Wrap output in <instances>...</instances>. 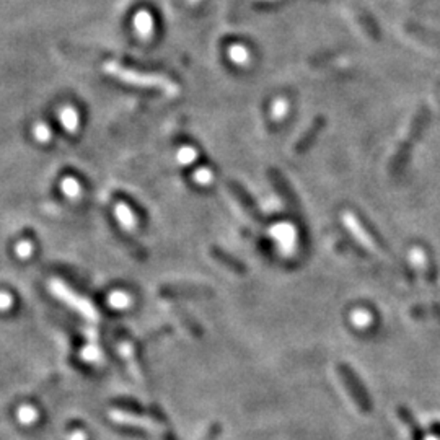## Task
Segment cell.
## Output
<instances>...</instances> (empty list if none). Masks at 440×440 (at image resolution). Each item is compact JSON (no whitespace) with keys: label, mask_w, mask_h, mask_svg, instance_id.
I'll return each mask as SVG.
<instances>
[{"label":"cell","mask_w":440,"mask_h":440,"mask_svg":"<svg viewBox=\"0 0 440 440\" xmlns=\"http://www.w3.org/2000/svg\"><path fill=\"white\" fill-rule=\"evenodd\" d=\"M105 68H106V72L111 73V75L121 78V80L131 83V85L160 88V90L168 93V95H176V93H178V87H176L173 82H170L168 78H165V77L145 75V73L132 72V71H129V68H124L122 66H119L117 62L106 64Z\"/></svg>","instance_id":"1"},{"label":"cell","mask_w":440,"mask_h":440,"mask_svg":"<svg viewBox=\"0 0 440 440\" xmlns=\"http://www.w3.org/2000/svg\"><path fill=\"white\" fill-rule=\"evenodd\" d=\"M337 375H339L342 385L346 386L347 393L351 395V398L355 403L357 408H359L362 413H370L374 406H372L370 395L367 393L365 386L359 379V375H357L347 364L337 365Z\"/></svg>","instance_id":"2"},{"label":"cell","mask_w":440,"mask_h":440,"mask_svg":"<svg viewBox=\"0 0 440 440\" xmlns=\"http://www.w3.org/2000/svg\"><path fill=\"white\" fill-rule=\"evenodd\" d=\"M52 292L56 293V295L61 298V300H64L67 303V305H71L75 308V310H78L82 313V315H85L87 318H91V320H95L96 318V313L95 310H93L91 303L83 300V298L73 295V293L68 291V288L66 286H62L61 282H52Z\"/></svg>","instance_id":"3"},{"label":"cell","mask_w":440,"mask_h":440,"mask_svg":"<svg viewBox=\"0 0 440 440\" xmlns=\"http://www.w3.org/2000/svg\"><path fill=\"white\" fill-rule=\"evenodd\" d=\"M342 222H344L347 230H349V232L352 233V237H354L357 242L362 244V247L370 249V251H375L376 244H374V240L369 237V233L365 232V228L362 227L360 222L357 220L354 214H351V212L342 214Z\"/></svg>","instance_id":"4"},{"label":"cell","mask_w":440,"mask_h":440,"mask_svg":"<svg viewBox=\"0 0 440 440\" xmlns=\"http://www.w3.org/2000/svg\"><path fill=\"white\" fill-rule=\"evenodd\" d=\"M271 235L277 240L279 244H281L286 251H291L293 248V243H295V228H293L292 225L279 223L271 230Z\"/></svg>","instance_id":"5"},{"label":"cell","mask_w":440,"mask_h":440,"mask_svg":"<svg viewBox=\"0 0 440 440\" xmlns=\"http://www.w3.org/2000/svg\"><path fill=\"white\" fill-rule=\"evenodd\" d=\"M424 119H425V112H424V111L419 112L418 117H416V122L413 124V129H411L408 137H406V139H404L406 142H404V144H401L399 150L396 152V159H395V161H393L395 168H398V166L404 161V156H406V154H408L411 142H413V137L418 135V132H419V129H420V126H423Z\"/></svg>","instance_id":"6"},{"label":"cell","mask_w":440,"mask_h":440,"mask_svg":"<svg viewBox=\"0 0 440 440\" xmlns=\"http://www.w3.org/2000/svg\"><path fill=\"white\" fill-rule=\"evenodd\" d=\"M398 418L403 420V424L408 427L413 440H425L423 429H420V425L418 424V420L414 419V416L411 414L409 409H406L401 406V408H398Z\"/></svg>","instance_id":"7"},{"label":"cell","mask_w":440,"mask_h":440,"mask_svg":"<svg viewBox=\"0 0 440 440\" xmlns=\"http://www.w3.org/2000/svg\"><path fill=\"white\" fill-rule=\"evenodd\" d=\"M134 27L140 36H144V38L149 36V34L152 33V28H154V20H152L150 13L145 12V10H142V12L137 13L134 17Z\"/></svg>","instance_id":"8"},{"label":"cell","mask_w":440,"mask_h":440,"mask_svg":"<svg viewBox=\"0 0 440 440\" xmlns=\"http://www.w3.org/2000/svg\"><path fill=\"white\" fill-rule=\"evenodd\" d=\"M116 215H117V219H119V222L124 225L126 228H132L135 225L134 215H132L129 209H127V205L124 204L116 205Z\"/></svg>","instance_id":"9"},{"label":"cell","mask_w":440,"mask_h":440,"mask_svg":"<svg viewBox=\"0 0 440 440\" xmlns=\"http://www.w3.org/2000/svg\"><path fill=\"white\" fill-rule=\"evenodd\" d=\"M61 121H62V124L67 127V131H71V132L77 131L78 116H77V112L72 110V108H66V110L61 112Z\"/></svg>","instance_id":"10"},{"label":"cell","mask_w":440,"mask_h":440,"mask_svg":"<svg viewBox=\"0 0 440 440\" xmlns=\"http://www.w3.org/2000/svg\"><path fill=\"white\" fill-rule=\"evenodd\" d=\"M372 320H374V316L365 310H357L352 313V323H354L357 328H365L372 325Z\"/></svg>","instance_id":"11"},{"label":"cell","mask_w":440,"mask_h":440,"mask_svg":"<svg viewBox=\"0 0 440 440\" xmlns=\"http://www.w3.org/2000/svg\"><path fill=\"white\" fill-rule=\"evenodd\" d=\"M228 54H230V57H232L237 64H248V61H249L248 51L244 47H242V46L230 47Z\"/></svg>","instance_id":"12"},{"label":"cell","mask_w":440,"mask_h":440,"mask_svg":"<svg viewBox=\"0 0 440 440\" xmlns=\"http://www.w3.org/2000/svg\"><path fill=\"white\" fill-rule=\"evenodd\" d=\"M411 315L416 318H423V316H430V315H440V307H416L411 311Z\"/></svg>","instance_id":"13"},{"label":"cell","mask_w":440,"mask_h":440,"mask_svg":"<svg viewBox=\"0 0 440 440\" xmlns=\"http://www.w3.org/2000/svg\"><path fill=\"white\" fill-rule=\"evenodd\" d=\"M287 101L286 100H277L276 103H274L272 106V119L276 121H281L286 117L287 115Z\"/></svg>","instance_id":"14"},{"label":"cell","mask_w":440,"mask_h":440,"mask_svg":"<svg viewBox=\"0 0 440 440\" xmlns=\"http://www.w3.org/2000/svg\"><path fill=\"white\" fill-rule=\"evenodd\" d=\"M62 189H64V193H66L67 196H71V198H75V196H78V193H80V186H78L77 181L72 178H67L62 181Z\"/></svg>","instance_id":"15"},{"label":"cell","mask_w":440,"mask_h":440,"mask_svg":"<svg viewBox=\"0 0 440 440\" xmlns=\"http://www.w3.org/2000/svg\"><path fill=\"white\" fill-rule=\"evenodd\" d=\"M178 159L181 163H191L196 159V150L191 149V147H184V149L179 150Z\"/></svg>","instance_id":"16"},{"label":"cell","mask_w":440,"mask_h":440,"mask_svg":"<svg viewBox=\"0 0 440 440\" xmlns=\"http://www.w3.org/2000/svg\"><path fill=\"white\" fill-rule=\"evenodd\" d=\"M194 179L200 184H209L210 181H212V173H210V171L205 170V168H199L198 171H196Z\"/></svg>","instance_id":"17"},{"label":"cell","mask_w":440,"mask_h":440,"mask_svg":"<svg viewBox=\"0 0 440 440\" xmlns=\"http://www.w3.org/2000/svg\"><path fill=\"white\" fill-rule=\"evenodd\" d=\"M411 261H413L416 266H419V267H423L424 264H425V254H424V251L423 249H419V248H414L413 251H411Z\"/></svg>","instance_id":"18"},{"label":"cell","mask_w":440,"mask_h":440,"mask_svg":"<svg viewBox=\"0 0 440 440\" xmlns=\"http://www.w3.org/2000/svg\"><path fill=\"white\" fill-rule=\"evenodd\" d=\"M34 135H36L38 140L46 142L49 139V135H51V132H49V127H46L44 124H39L34 127Z\"/></svg>","instance_id":"19"},{"label":"cell","mask_w":440,"mask_h":440,"mask_svg":"<svg viewBox=\"0 0 440 440\" xmlns=\"http://www.w3.org/2000/svg\"><path fill=\"white\" fill-rule=\"evenodd\" d=\"M110 302L115 307H126L127 303H129V298H127V295H124V293H112Z\"/></svg>","instance_id":"20"},{"label":"cell","mask_w":440,"mask_h":440,"mask_svg":"<svg viewBox=\"0 0 440 440\" xmlns=\"http://www.w3.org/2000/svg\"><path fill=\"white\" fill-rule=\"evenodd\" d=\"M20 419H22L23 423H31V420L36 419V411L31 408L20 409Z\"/></svg>","instance_id":"21"},{"label":"cell","mask_w":440,"mask_h":440,"mask_svg":"<svg viewBox=\"0 0 440 440\" xmlns=\"http://www.w3.org/2000/svg\"><path fill=\"white\" fill-rule=\"evenodd\" d=\"M31 249H33L31 244L27 243V242H24V243H18L17 253H18L22 258H28L29 254H31Z\"/></svg>","instance_id":"22"},{"label":"cell","mask_w":440,"mask_h":440,"mask_svg":"<svg viewBox=\"0 0 440 440\" xmlns=\"http://www.w3.org/2000/svg\"><path fill=\"white\" fill-rule=\"evenodd\" d=\"M10 305H12V297L8 293L0 292V308H7Z\"/></svg>","instance_id":"23"},{"label":"cell","mask_w":440,"mask_h":440,"mask_svg":"<svg viewBox=\"0 0 440 440\" xmlns=\"http://www.w3.org/2000/svg\"><path fill=\"white\" fill-rule=\"evenodd\" d=\"M432 430H435V432L440 434V424H434V425H432Z\"/></svg>","instance_id":"24"},{"label":"cell","mask_w":440,"mask_h":440,"mask_svg":"<svg viewBox=\"0 0 440 440\" xmlns=\"http://www.w3.org/2000/svg\"><path fill=\"white\" fill-rule=\"evenodd\" d=\"M427 440H437V439H434V437H430V439H427Z\"/></svg>","instance_id":"25"},{"label":"cell","mask_w":440,"mask_h":440,"mask_svg":"<svg viewBox=\"0 0 440 440\" xmlns=\"http://www.w3.org/2000/svg\"><path fill=\"white\" fill-rule=\"evenodd\" d=\"M194 2H196V0H194Z\"/></svg>","instance_id":"26"}]
</instances>
